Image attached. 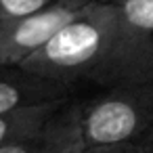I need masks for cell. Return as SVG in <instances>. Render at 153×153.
Wrapping results in <instances>:
<instances>
[{"label":"cell","mask_w":153,"mask_h":153,"mask_svg":"<svg viewBox=\"0 0 153 153\" xmlns=\"http://www.w3.org/2000/svg\"><path fill=\"white\" fill-rule=\"evenodd\" d=\"M69 99L63 101H48L40 105H30V107H19L13 111L0 113V147L13 143L25 134H32L40 130Z\"/></svg>","instance_id":"cell-7"},{"label":"cell","mask_w":153,"mask_h":153,"mask_svg":"<svg viewBox=\"0 0 153 153\" xmlns=\"http://www.w3.org/2000/svg\"><path fill=\"white\" fill-rule=\"evenodd\" d=\"M117 27L113 0H92L21 67L67 82L101 86Z\"/></svg>","instance_id":"cell-1"},{"label":"cell","mask_w":153,"mask_h":153,"mask_svg":"<svg viewBox=\"0 0 153 153\" xmlns=\"http://www.w3.org/2000/svg\"><path fill=\"white\" fill-rule=\"evenodd\" d=\"M78 99H69L40 130L0 147V153H69L82 147Z\"/></svg>","instance_id":"cell-6"},{"label":"cell","mask_w":153,"mask_h":153,"mask_svg":"<svg viewBox=\"0 0 153 153\" xmlns=\"http://www.w3.org/2000/svg\"><path fill=\"white\" fill-rule=\"evenodd\" d=\"M69 153H140V147L136 143L126 145H82Z\"/></svg>","instance_id":"cell-9"},{"label":"cell","mask_w":153,"mask_h":153,"mask_svg":"<svg viewBox=\"0 0 153 153\" xmlns=\"http://www.w3.org/2000/svg\"><path fill=\"white\" fill-rule=\"evenodd\" d=\"M53 0H0V21L17 19L48 7Z\"/></svg>","instance_id":"cell-8"},{"label":"cell","mask_w":153,"mask_h":153,"mask_svg":"<svg viewBox=\"0 0 153 153\" xmlns=\"http://www.w3.org/2000/svg\"><path fill=\"white\" fill-rule=\"evenodd\" d=\"M84 145L140 143L153 128V82H124L78 99Z\"/></svg>","instance_id":"cell-2"},{"label":"cell","mask_w":153,"mask_h":153,"mask_svg":"<svg viewBox=\"0 0 153 153\" xmlns=\"http://www.w3.org/2000/svg\"><path fill=\"white\" fill-rule=\"evenodd\" d=\"M117 27L101 86L153 82V0H113Z\"/></svg>","instance_id":"cell-3"},{"label":"cell","mask_w":153,"mask_h":153,"mask_svg":"<svg viewBox=\"0 0 153 153\" xmlns=\"http://www.w3.org/2000/svg\"><path fill=\"white\" fill-rule=\"evenodd\" d=\"M78 86L34 74L21 65H0V113L48 101L74 99Z\"/></svg>","instance_id":"cell-5"},{"label":"cell","mask_w":153,"mask_h":153,"mask_svg":"<svg viewBox=\"0 0 153 153\" xmlns=\"http://www.w3.org/2000/svg\"><path fill=\"white\" fill-rule=\"evenodd\" d=\"M92 0H53L36 13L0 21V65H21Z\"/></svg>","instance_id":"cell-4"},{"label":"cell","mask_w":153,"mask_h":153,"mask_svg":"<svg viewBox=\"0 0 153 153\" xmlns=\"http://www.w3.org/2000/svg\"><path fill=\"white\" fill-rule=\"evenodd\" d=\"M138 147H140V153H153V128L143 136V140L138 143Z\"/></svg>","instance_id":"cell-10"}]
</instances>
